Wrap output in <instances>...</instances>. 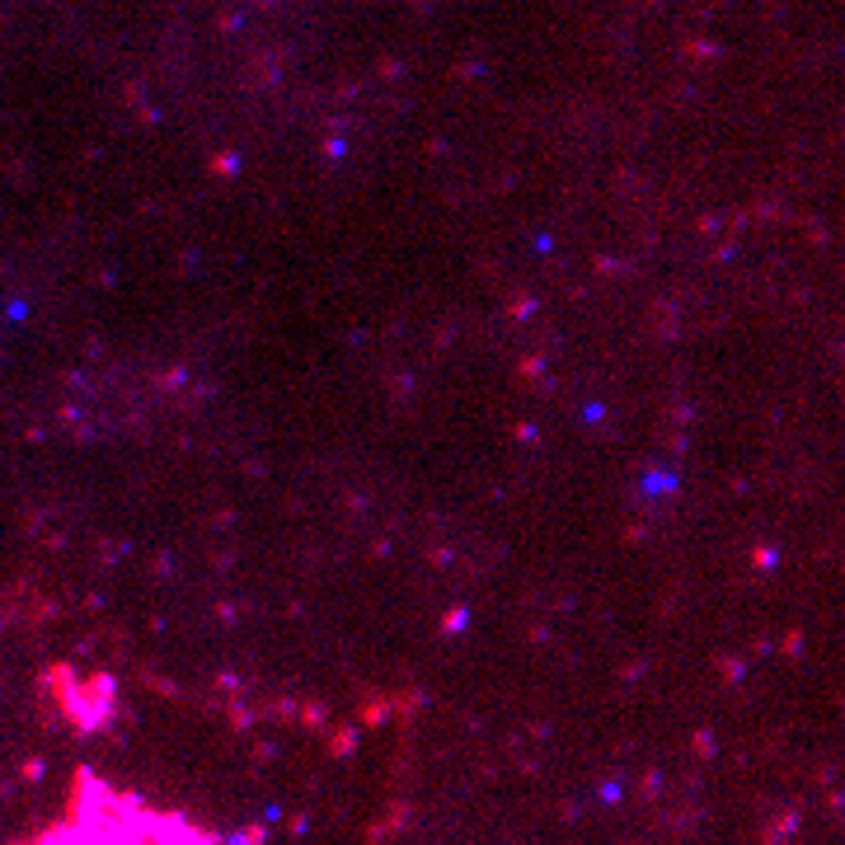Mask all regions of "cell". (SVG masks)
I'll return each instance as SVG.
<instances>
[{
  "label": "cell",
  "mask_w": 845,
  "mask_h": 845,
  "mask_svg": "<svg viewBox=\"0 0 845 845\" xmlns=\"http://www.w3.org/2000/svg\"><path fill=\"white\" fill-rule=\"evenodd\" d=\"M15 845H231L221 831L202 827L179 808L141 799L132 789L99 780L94 770H76L62 813Z\"/></svg>",
  "instance_id": "1"
}]
</instances>
